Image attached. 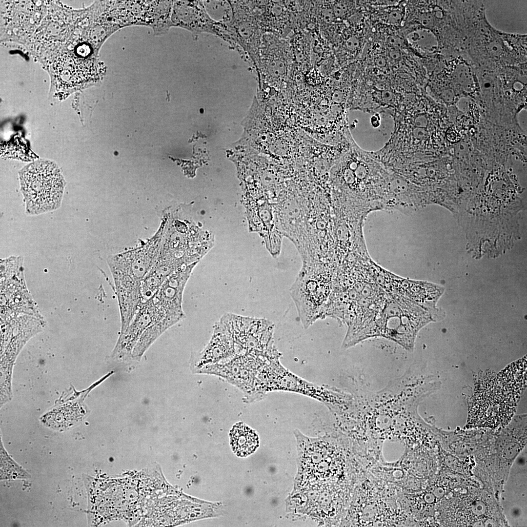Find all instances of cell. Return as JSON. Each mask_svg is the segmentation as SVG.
Returning <instances> with one entry per match:
<instances>
[{"label": "cell", "mask_w": 527, "mask_h": 527, "mask_svg": "<svg viewBox=\"0 0 527 527\" xmlns=\"http://www.w3.org/2000/svg\"><path fill=\"white\" fill-rule=\"evenodd\" d=\"M446 136L448 140L452 142H458L461 139L459 132L453 127H450L447 130Z\"/></svg>", "instance_id": "12"}, {"label": "cell", "mask_w": 527, "mask_h": 527, "mask_svg": "<svg viewBox=\"0 0 527 527\" xmlns=\"http://www.w3.org/2000/svg\"><path fill=\"white\" fill-rule=\"evenodd\" d=\"M0 458L1 480L28 479L31 477L30 474L9 455L1 442Z\"/></svg>", "instance_id": "11"}, {"label": "cell", "mask_w": 527, "mask_h": 527, "mask_svg": "<svg viewBox=\"0 0 527 527\" xmlns=\"http://www.w3.org/2000/svg\"><path fill=\"white\" fill-rule=\"evenodd\" d=\"M266 391L281 390L301 394L324 403L330 410H339L352 402V396L336 388L306 381L284 367L279 362L272 368Z\"/></svg>", "instance_id": "3"}, {"label": "cell", "mask_w": 527, "mask_h": 527, "mask_svg": "<svg viewBox=\"0 0 527 527\" xmlns=\"http://www.w3.org/2000/svg\"><path fill=\"white\" fill-rule=\"evenodd\" d=\"M229 440L233 452L240 457L253 453L260 444L257 432L243 422L233 426L229 432Z\"/></svg>", "instance_id": "10"}, {"label": "cell", "mask_w": 527, "mask_h": 527, "mask_svg": "<svg viewBox=\"0 0 527 527\" xmlns=\"http://www.w3.org/2000/svg\"><path fill=\"white\" fill-rule=\"evenodd\" d=\"M197 263L184 265L171 274L151 298L153 304L183 319L185 317L182 304L183 291Z\"/></svg>", "instance_id": "7"}, {"label": "cell", "mask_w": 527, "mask_h": 527, "mask_svg": "<svg viewBox=\"0 0 527 527\" xmlns=\"http://www.w3.org/2000/svg\"><path fill=\"white\" fill-rule=\"evenodd\" d=\"M498 383L495 379L492 380L490 387L484 386L479 390L475 397L478 407L470 411L469 421L471 424L479 426L496 427L506 425L510 420L514 412L513 403L516 399L511 397H503L506 394L518 395L507 392L501 395L507 389H513L511 386L499 376Z\"/></svg>", "instance_id": "4"}, {"label": "cell", "mask_w": 527, "mask_h": 527, "mask_svg": "<svg viewBox=\"0 0 527 527\" xmlns=\"http://www.w3.org/2000/svg\"><path fill=\"white\" fill-rule=\"evenodd\" d=\"M166 222L165 215L158 230L150 238L107 258L118 298L121 331L125 329L142 305V283L159 255Z\"/></svg>", "instance_id": "1"}, {"label": "cell", "mask_w": 527, "mask_h": 527, "mask_svg": "<svg viewBox=\"0 0 527 527\" xmlns=\"http://www.w3.org/2000/svg\"><path fill=\"white\" fill-rule=\"evenodd\" d=\"M232 341L230 336L222 335L214 333L213 336L205 349L191 359V367L193 371L199 372L203 367L215 364L226 357L232 351Z\"/></svg>", "instance_id": "9"}, {"label": "cell", "mask_w": 527, "mask_h": 527, "mask_svg": "<svg viewBox=\"0 0 527 527\" xmlns=\"http://www.w3.org/2000/svg\"><path fill=\"white\" fill-rule=\"evenodd\" d=\"M231 8L230 20L226 22L235 45L241 47L257 67L261 33L253 14L250 1H229Z\"/></svg>", "instance_id": "5"}, {"label": "cell", "mask_w": 527, "mask_h": 527, "mask_svg": "<svg viewBox=\"0 0 527 527\" xmlns=\"http://www.w3.org/2000/svg\"><path fill=\"white\" fill-rule=\"evenodd\" d=\"M153 316V305L151 299L143 304L137 311L129 324L121 332L112 357L120 361L132 358L134 347L141 335L151 324Z\"/></svg>", "instance_id": "8"}, {"label": "cell", "mask_w": 527, "mask_h": 527, "mask_svg": "<svg viewBox=\"0 0 527 527\" xmlns=\"http://www.w3.org/2000/svg\"><path fill=\"white\" fill-rule=\"evenodd\" d=\"M172 26L179 27L195 34L206 33L224 39V23L213 19L208 12L204 1L175 0L172 6Z\"/></svg>", "instance_id": "6"}, {"label": "cell", "mask_w": 527, "mask_h": 527, "mask_svg": "<svg viewBox=\"0 0 527 527\" xmlns=\"http://www.w3.org/2000/svg\"><path fill=\"white\" fill-rule=\"evenodd\" d=\"M19 178L26 215H39L60 207L66 182L56 162H34L19 171Z\"/></svg>", "instance_id": "2"}]
</instances>
